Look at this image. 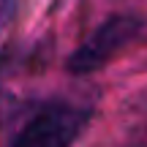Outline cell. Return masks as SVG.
<instances>
[{
	"instance_id": "obj_2",
	"label": "cell",
	"mask_w": 147,
	"mask_h": 147,
	"mask_svg": "<svg viewBox=\"0 0 147 147\" xmlns=\"http://www.w3.org/2000/svg\"><path fill=\"white\" fill-rule=\"evenodd\" d=\"M144 22L136 14H115L109 19H104L68 57L65 68L74 76H87V74L101 71L112 57L123 52L128 44L136 41V36L142 33Z\"/></svg>"
},
{
	"instance_id": "obj_1",
	"label": "cell",
	"mask_w": 147,
	"mask_h": 147,
	"mask_svg": "<svg viewBox=\"0 0 147 147\" xmlns=\"http://www.w3.org/2000/svg\"><path fill=\"white\" fill-rule=\"evenodd\" d=\"M93 112L74 101H47L16 131L11 147H74Z\"/></svg>"
},
{
	"instance_id": "obj_3",
	"label": "cell",
	"mask_w": 147,
	"mask_h": 147,
	"mask_svg": "<svg viewBox=\"0 0 147 147\" xmlns=\"http://www.w3.org/2000/svg\"><path fill=\"white\" fill-rule=\"evenodd\" d=\"M11 11H14V0H0V25L8 22Z\"/></svg>"
}]
</instances>
